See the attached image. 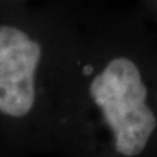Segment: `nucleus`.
Masks as SVG:
<instances>
[{
	"label": "nucleus",
	"mask_w": 157,
	"mask_h": 157,
	"mask_svg": "<svg viewBox=\"0 0 157 157\" xmlns=\"http://www.w3.org/2000/svg\"><path fill=\"white\" fill-rule=\"evenodd\" d=\"M80 107L105 157H140L157 130V115L139 64L114 55L96 67L84 85Z\"/></svg>",
	"instance_id": "nucleus-1"
},
{
	"label": "nucleus",
	"mask_w": 157,
	"mask_h": 157,
	"mask_svg": "<svg viewBox=\"0 0 157 157\" xmlns=\"http://www.w3.org/2000/svg\"><path fill=\"white\" fill-rule=\"evenodd\" d=\"M43 47L16 24H0V119L7 126H28L42 110Z\"/></svg>",
	"instance_id": "nucleus-2"
}]
</instances>
